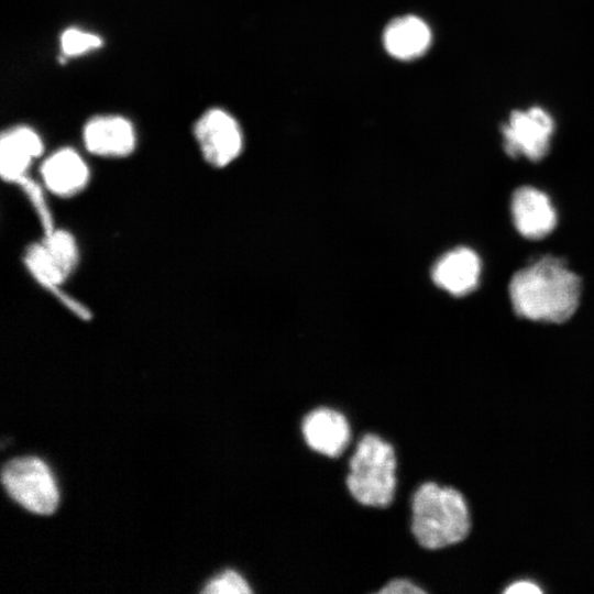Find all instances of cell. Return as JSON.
I'll return each instance as SVG.
<instances>
[{
  "label": "cell",
  "instance_id": "1",
  "mask_svg": "<svg viewBox=\"0 0 594 594\" xmlns=\"http://www.w3.org/2000/svg\"><path fill=\"white\" fill-rule=\"evenodd\" d=\"M508 293L518 317L563 323L580 305L582 282L563 257L548 254L517 271L510 278Z\"/></svg>",
  "mask_w": 594,
  "mask_h": 594
},
{
  "label": "cell",
  "instance_id": "2",
  "mask_svg": "<svg viewBox=\"0 0 594 594\" xmlns=\"http://www.w3.org/2000/svg\"><path fill=\"white\" fill-rule=\"evenodd\" d=\"M410 532L424 549L438 550L464 540L470 531V514L463 495L451 486L428 481L410 499Z\"/></svg>",
  "mask_w": 594,
  "mask_h": 594
},
{
  "label": "cell",
  "instance_id": "3",
  "mask_svg": "<svg viewBox=\"0 0 594 594\" xmlns=\"http://www.w3.org/2000/svg\"><path fill=\"white\" fill-rule=\"evenodd\" d=\"M397 455L394 446L374 432L364 433L348 461L345 486L362 506L386 508L395 499Z\"/></svg>",
  "mask_w": 594,
  "mask_h": 594
},
{
  "label": "cell",
  "instance_id": "4",
  "mask_svg": "<svg viewBox=\"0 0 594 594\" xmlns=\"http://www.w3.org/2000/svg\"><path fill=\"white\" fill-rule=\"evenodd\" d=\"M24 265L44 289L55 294L79 263V245L74 234L55 228L24 251Z\"/></svg>",
  "mask_w": 594,
  "mask_h": 594
},
{
  "label": "cell",
  "instance_id": "5",
  "mask_svg": "<svg viewBox=\"0 0 594 594\" xmlns=\"http://www.w3.org/2000/svg\"><path fill=\"white\" fill-rule=\"evenodd\" d=\"M1 482L9 494L25 509L52 514L58 503V491L47 465L36 457L15 458L1 471Z\"/></svg>",
  "mask_w": 594,
  "mask_h": 594
},
{
  "label": "cell",
  "instance_id": "6",
  "mask_svg": "<svg viewBox=\"0 0 594 594\" xmlns=\"http://www.w3.org/2000/svg\"><path fill=\"white\" fill-rule=\"evenodd\" d=\"M553 131L552 117L539 107L513 111L502 127L504 151L513 158L538 162L548 153Z\"/></svg>",
  "mask_w": 594,
  "mask_h": 594
},
{
  "label": "cell",
  "instance_id": "7",
  "mask_svg": "<svg viewBox=\"0 0 594 594\" xmlns=\"http://www.w3.org/2000/svg\"><path fill=\"white\" fill-rule=\"evenodd\" d=\"M194 134L204 160L217 168L232 163L243 147L240 125L221 109L206 111L195 123Z\"/></svg>",
  "mask_w": 594,
  "mask_h": 594
},
{
  "label": "cell",
  "instance_id": "8",
  "mask_svg": "<svg viewBox=\"0 0 594 594\" xmlns=\"http://www.w3.org/2000/svg\"><path fill=\"white\" fill-rule=\"evenodd\" d=\"M300 431L310 450L329 459L341 457L352 439L346 416L328 406L308 411L301 419Z\"/></svg>",
  "mask_w": 594,
  "mask_h": 594
},
{
  "label": "cell",
  "instance_id": "9",
  "mask_svg": "<svg viewBox=\"0 0 594 594\" xmlns=\"http://www.w3.org/2000/svg\"><path fill=\"white\" fill-rule=\"evenodd\" d=\"M40 174L44 188L59 198L77 196L90 182L89 166L72 147H63L48 155Z\"/></svg>",
  "mask_w": 594,
  "mask_h": 594
},
{
  "label": "cell",
  "instance_id": "10",
  "mask_svg": "<svg viewBox=\"0 0 594 594\" xmlns=\"http://www.w3.org/2000/svg\"><path fill=\"white\" fill-rule=\"evenodd\" d=\"M510 212L518 233L529 240L547 237L557 224V213L550 198L531 186H521L513 193Z\"/></svg>",
  "mask_w": 594,
  "mask_h": 594
},
{
  "label": "cell",
  "instance_id": "11",
  "mask_svg": "<svg viewBox=\"0 0 594 594\" xmlns=\"http://www.w3.org/2000/svg\"><path fill=\"white\" fill-rule=\"evenodd\" d=\"M82 141L88 152L101 157L130 155L136 145L132 123L119 116H98L84 127Z\"/></svg>",
  "mask_w": 594,
  "mask_h": 594
},
{
  "label": "cell",
  "instance_id": "12",
  "mask_svg": "<svg viewBox=\"0 0 594 594\" xmlns=\"http://www.w3.org/2000/svg\"><path fill=\"white\" fill-rule=\"evenodd\" d=\"M40 135L29 127H15L7 130L0 139V175L1 178L18 185L24 177L35 158L43 153Z\"/></svg>",
  "mask_w": 594,
  "mask_h": 594
},
{
  "label": "cell",
  "instance_id": "13",
  "mask_svg": "<svg viewBox=\"0 0 594 594\" xmlns=\"http://www.w3.org/2000/svg\"><path fill=\"white\" fill-rule=\"evenodd\" d=\"M481 260L471 249L455 248L442 255L432 267L433 283L453 296H463L479 285Z\"/></svg>",
  "mask_w": 594,
  "mask_h": 594
},
{
  "label": "cell",
  "instance_id": "14",
  "mask_svg": "<svg viewBox=\"0 0 594 594\" xmlns=\"http://www.w3.org/2000/svg\"><path fill=\"white\" fill-rule=\"evenodd\" d=\"M383 44L391 56L414 59L429 48L431 32L421 19L406 15L391 21L384 31Z\"/></svg>",
  "mask_w": 594,
  "mask_h": 594
},
{
  "label": "cell",
  "instance_id": "15",
  "mask_svg": "<svg viewBox=\"0 0 594 594\" xmlns=\"http://www.w3.org/2000/svg\"><path fill=\"white\" fill-rule=\"evenodd\" d=\"M16 186L21 188L25 197L33 207L41 223L43 233L53 231L55 227L54 217L45 198V188L30 176L24 177Z\"/></svg>",
  "mask_w": 594,
  "mask_h": 594
},
{
  "label": "cell",
  "instance_id": "16",
  "mask_svg": "<svg viewBox=\"0 0 594 594\" xmlns=\"http://www.w3.org/2000/svg\"><path fill=\"white\" fill-rule=\"evenodd\" d=\"M101 38L88 32L70 28L61 36V48L66 56H77L100 47Z\"/></svg>",
  "mask_w": 594,
  "mask_h": 594
},
{
  "label": "cell",
  "instance_id": "17",
  "mask_svg": "<svg viewBox=\"0 0 594 594\" xmlns=\"http://www.w3.org/2000/svg\"><path fill=\"white\" fill-rule=\"evenodd\" d=\"M252 592L248 581L234 570H226L210 580L202 590L205 594H250Z\"/></svg>",
  "mask_w": 594,
  "mask_h": 594
},
{
  "label": "cell",
  "instance_id": "18",
  "mask_svg": "<svg viewBox=\"0 0 594 594\" xmlns=\"http://www.w3.org/2000/svg\"><path fill=\"white\" fill-rule=\"evenodd\" d=\"M377 594H426L427 591L408 578H393L388 580Z\"/></svg>",
  "mask_w": 594,
  "mask_h": 594
},
{
  "label": "cell",
  "instance_id": "19",
  "mask_svg": "<svg viewBox=\"0 0 594 594\" xmlns=\"http://www.w3.org/2000/svg\"><path fill=\"white\" fill-rule=\"evenodd\" d=\"M541 588L530 582V581H519V582H516V583H513L510 584L506 590H505V593L507 594H521V593H525V594H530V593H541Z\"/></svg>",
  "mask_w": 594,
  "mask_h": 594
}]
</instances>
